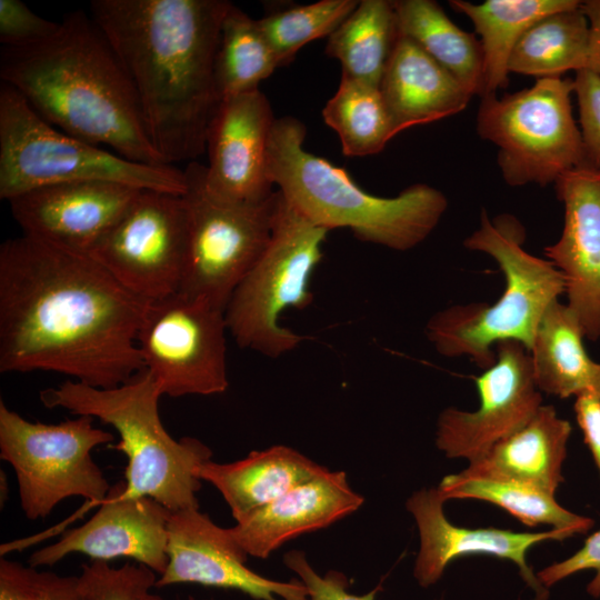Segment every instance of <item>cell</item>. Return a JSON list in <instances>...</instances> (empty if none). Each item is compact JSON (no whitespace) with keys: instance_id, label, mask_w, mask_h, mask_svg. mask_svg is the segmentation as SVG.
Wrapping results in <instances>:
<instances>
[{"instance_id":"obj_24","label":"cell","mask_w":600,"mask_h":600,"mask_svg":"<svg viewBox=\"0 0 600 600\" xmlns=\"http://www.w3.org/2000/svg\"><path fill=\"white\" fill-rule=\"evenodd\" d=\"M326 470L298 450L277 444L233 462L206 461L197 476L220 492L237 521Z\"/></svg>"},{"instance_id":"obj_16","label":"cell","mask_w":600,"mask_h":600,"mask_svg":"<svg viewBox=\"0 0 600 600\" xmlns=\"http://www.w3.org/2000/svg\"><path fill=\"white\" fill-rule=\"evenodd\" d=\"M276 119L260 89L220 101L206 136L209 193L232 203H257L274 192L268 148Z\"/></svg>"},{"instance_id":"obj_30","label":"cell","mask_w":600,"mask_h":600,"mask_svg":"<svg viewBox=\"0 0 600 600\" xmlns=\"http://www.w3.org/2000/svg\"><path fill=\"white\" fill-rule=\"evenodd\" d=\"M446 500L477 499L493 503L520 520L528 527L551 526L569 538L586 533L594 521L561 507L551 494L534 486L486 479H459L446 476L438 486Z\"/></svg>"},{"instance_id":"obj_40","label":"cell","mask_w":600,"mask_h":600,"mask_svg":"<svg viewBox=\"0 0 600 600\" xmlns=\"http://www.w3.org/2000/svg\"><path fill=\"white\" fill-rule=\"evenodd\" d=\"M573 410L583 441L600 473V398L593 390H587L576 397Z\"/></svg>"},{"instance_id":"obj_19","label":"cell","mask_w":600,"mask_h":600,"mask_svg":"<svg viewBox=\"0 0 600 600\" xmlns=\"http://www.w3.org/2000/svg\"><path fill=\"white\" fill-rule=\"evenodd\" d=\"M444 496L440 489L422 488L406 502L420 537V548L413 566L417 582L428 588L443 574L447 566L467 554H489L516 563L521 578L534 592V600H548L549 591L527 562L531 547L547 540H564L556 529L543 532H514L498 528H464L450 522L443 511Z\"/></svg>"},{"instance_id":"obj_1","label":"cell","mask_w":600,"mask_h":600,"mask_svg":"<svg viewBox=\"0 0 600 600\" xmlns=\"http://www.w3.org/2000/svg\"><path fill=\"white\" fill-rule=\"evenodd\" d=\"M152 302L87 253L23 234L0 246V372L53 371L110 389L144 370Z\"/></svg>"},{"instance_id":"obj_38","label":"cell","mask_w":600,"mask_h":600,"mask_svg":"<svg viewBox=\"0 0 600 600\" xmlns=\"http://www.w3.org/2000/svg\"><path fill=\"white\" fill-rule=\"evenodd\" d=\"M283 562L304 584L306 600H374L380 589L377 587L361 596L350 593L346 574L337 570H330L326 574L318 573L308 561L306 553L300 550L287 552Z\"/></svg>"},{"instance_id":"obj_14","label":"cell","mask_w":600,"mask_h":600,"mask_svg":"<svg viewBox=\"0 0 600 600\" xmlns=\"http://www.w3.org/2000/svg\"><path fill=\"white\" fill-rule=\"evenodd\" d=\"M496 360L474 378L479 408H446L438 417L436 446L448 458L469 463L481 459L494 444L523 428L542 406L530 353L517 341L494 347Z\"/></svg>"},{"instance_id":"obj_32","label":"cell","mask_w":600,"mask_h":600,"mask_svg":"<svg viewBox=\"0 0 600 600\" xmlns=\"http://www.w3.org/2000/svg\"><path fill=\"white\" fill-rule=\"evenodd\" d=\"M279 67L257 20L231 4L221 27L216 57V86L222 99L259 89Z\"/></svg>"},{"instance_id":"obj_17","label":"cell","mask_w":600,"mask_h":600,"mask_svg":"<svg viewBox=\"0 0 600 600\" xmlns=\"http://www.w3.org/2000/svg\"><path fill=\"white\" fill-rule=\"evenodd\" d=\"M124 489L126 480L111 486L99 510L87 522L34 551L29 566L51 567L68 554L82 553L91 561L129 558L162 574L168 564L171 511L149 497H126Z\"/></svg>"},{"instance_id":"obj_29","label":"cell","mask_w":600,"mask_h":600,"mask_svg":"<svg viewBox=\"0 0 600 600\" xmlns=\"http://www.w3.org/2000/svg\"><path fill=\"white\" fill-rule=\"evenodd\" d=\"M589 40V22L580 1L531 26L511 52L509 72L544 79L583 70L588 62Z\"/></svg>"},{"instance_id":"obj_39","label":"cell","mask_w":600,"mask_h":600,"mask_svg":"<svg viewBox=\"0 0 600 600\" xmlns=\"http://www.w3.org/2000/svg\"><path fill=\"white\" fill-rule=\"evenodd\" d=\"M583 570L594 571V577L587 586V592L593 598H600V530L590 534L583 546L571 557L539 571L537 578L548 589Z\"/></svg>"},{"instance_id":"obj_6","label":"cell","mask_w":600,"mask_h":600,"mask_svg":"<svg viewBox=\"0 0 600 600\" xmlns=\"http://www.w3.org/2000/svg\"><path fill=\"white\" fill-rule=\"evenodd\" d=\"M160 388L148 370L124 383L100 389L67 380L40 391L42 404L90 416L113 427L120 440L110 448L126 454V497H149L170 511L198 509L197 470L212 451L199 439H173L159 416Z\"/></svg>"},{"instance_id":"obj_42","label":"cell","mask_w":600,"mask_h":600,"mask_svg":"<svg viewBox=\"0 0 600 600\" xmlns=\"http://www.w3.org/2000/svg\"><path fill=\"white\" fill-rule=\"evenodd\" d=\"M592 390L600 398V362H596L594 366Z\"/></svg>"},{"instance_id":"obj_20","label":"cell","mask_w":600,"mask_h":600,"mask_svg":"<svg viewBox=\"0 0 600 600\" xmlns=\"http://www.w3.org/2000/svg\"><path fill=\"white\" fill-rule=\"evenodd\" d=\"M141 190L111 181H73L40 187L8 202L23 234L88 253Z\"/></svg>"},{"instance_id":"obj_35","label":"cell","mask_w":600,"mask_h":600,"mask_svg":"<svg viewBox=\"0 0 600 600\" xmlns=\"http://www.w3.org/2000/svg\"><path fill=\"white\" fill-rule=\"evenodd\" d=\"M0 600H83L79 576L52 571L0 559Z\"/></svg>"},{"instance_id":"obj_28","label":"cell","mask_w":600,"mask_h":600,"mask_svg":"<svg viewBox=\"0 0 600 600\" xmlns=\"http://www.w3.org/2000/svg\"><path fill=\"white\" fill-rule=\"evenodd\" d=\"M399 37L393 1L361 0L328 37L326 53L340 62L341 76L380 87Z\"/></svg>"},{"instance_id":"obj_23","label":"cell","mask_w":600,"mask_h":600,"mask_svg":"<svg viewBox=\"0 0 600 600\" xmlns=\"http://www.w3.org/2000/svg\"><path fill=\"white\" fill-rule=\"evenodd\" d=\"M572 432L553 406L542 404L519 431L494 444L481 459L454 476L527 483L554 494Z\"/></svg>"},{"instance_id":"obj_10","label":"cell","mask_w":600,"mask_h":600,"mask_svg":"<svg viewBox=\"0 0 600 600\" xmlns=\"http://www.w3.org/2000/svg\"><path fill=\"white\" fill-rule=\"evenodd\" d=\"M92 422L90 416L57 424L31 422L0 400V458L14 470L28 519L46 518L71 497L106 499L111 486L91 451L114 437Z\"/></svg>"},{"instance_id":"obj_33","label":"cell","mask_w":600,"mask_h":600,"mask_svg":"<svg viewBox=\"0 0 600 600\" xmlns=\"http://www.w3.org/2000/svg\"><path fill=\"white\" fill-rule=\"evenodd\" d=\"M358 0H321L269 13L257 20L279 67L307 43L329 37L356 9Z\"/></svg>"},{"instance_id":"obj_37","label":"cell","mask_w":600,"mask_h":600,"mask_svg":"<svg viewBox=\"0 0 600 600\" xmlns=\"http://www.w3.org/2000/svg\"><path fill=\"white\" fill-rule=\"evenodd\" d=\"M572 80L584 162L586 166L600 170V76L583 69L576 72Z\"/></svg>"},{"instance_id":"obj_8","label":"cell","mask_w":600,"mask_h":600,"mask_svg":"<svg viewBox=\"0 0 600 600\" xmlns=\"http://www.w3.org/2000/svg\"><path fill=\"white\" fill-rule=\"evenodd\" d=\"M328 232L280 193L270 241L224 310L227 329L238 346L279 358L306 339L282 327L279 319L290 308L311 303V276L322 259Z\"/></svg>"},{"instance_id":"obj_21","label":"cell","mask_w":600,"mask_h":600,"mask_svg":"<svg viewBox=\"0 0 600 600\" xmlns=\"http://www.w3.org/2000/svg\"><path fill=\"white\" fill-rule=\"evenodd\" d=\"M363 501L350 487L344 471L327 469L243 516L230 531L248 556L267 559L289 540L356 512Z\"/></svg>"},{"instance_id":"obj_15","label":"cell","mask_w":600,"mask_h":600,"mask_svg":"<svg viewBox=\"0 0 600 600\" xmlns=\"http://www.w3.org/2000/svg\"><path fill=\"white\" fill-rule=\"evenodd\" d=\"M168 564L156 587L196 583L241 591L256 600H306L296 579L278 581L252 571L248 554L230 528H221L198 509L171 511L168 520Z\"/></svg>"},{"instance_id":"obj_2","label":"cell","mask_w":600,"mask_h":600,"mask_svg":"<svg viewBox=\"0 0 600 600\" xmlns=\"http://www.w3.org/2000/svg\"><path fill=\"white\" fill-rule=\"evenodd\" d=\"M227 0H92L90 14L118 56L152 144L168 164L206 152L220 103L216 57Z\"/></svg>"},{"instance_id":"obj_36","label":"cell","mask_w":600,"mask_h":600,"mask_svg":"<svg viewBox=\"0 0 600 600\" xmlns=\"http://www.w3.org/2000/svg\"><path fill=\"white\" fill-rule=\"evenodd\" d=\"M60 22L47 20L20 0H0V42L2 47L23 48L53 37Z\"/></svg>"},{"instance_id":"obj_11","label":"cell","mask_w":600,"mask_h":600,"mask_svg":"<svg viewBox=\"0 0 600 600\" xmlns=\"http://www.w3.org/2000/svg\"><path fill=\"white\" fill-rule=\"evenodd\" d=\"M184 174L189 234L178 293L226 310L270 241L280 193L257 203H232L208 192L204 164L191 161Z\"/></svg>"},{"instance_id":"obj_4","label":"cell","mask_w":600,"mask_h":600,"mask_svg":"<svg viewBox=\"0 0 600 600\" xmlns=\"http://www.w3.org/2000/svg\"><path fill=\"white\" fill-rule=\"evenodd\" d=\"M307 130L293 117L274 121L268 148V174L284 200L329 231L346 228L366 242L397 251L413 249L436 229L448 208L440 190L414 183L397 197L361 189L348 172L303 148Z\"/></svg>"},{"instance_id":"obj_34","label":"cell","mask_w":600,"mask_h":600,"mask_svg":"<svg viewBox=\"0 0 600 600\" xmlns=\"http://www.w3.org/2000/svg\"><path fill=\"white\" fill-rule=\"evenodd\" d=\"M156 572L143 564L114 568L106 561L82 564L79 587L83 600H163L152 592Z\"/></svg>"},{"instance_id":"obj_13","label":"cell","mask_w":600,"mask_h":600,"mask_svg":"<svg viewBox=\"0 0 600 600\" xmlns=\"http://www.w3.org/2000/svg\"><path fill=\"white\" fill-rule=\"evenodd\" d=\"M188 234L184 196L141 190L87 254L123 287L154 302L179 292Z\"/></svg>"},{"instance_id":"obj_9","label":"cell","mask_w":600,"mask_h":600,"mask_svg":"<svg viewBox=\"0 0 600 600\" xmlns=\"http://www.w3.org/2000/svg\"><path fill=\"white\" fill-rule=\"evenodd\" d=\"M572 93V79L544 78L501 98L481 97L476 130L498 147V167L508 186L546 187L586 166Z\"/></svg>"},{"instance_id":"obj_7","label":"cell","mask_w":600,"mask_h":600,"mask_svg":"<svg viewBox=\"0 0 600 600\" xmlns=\"http://www.w3.org/2000/svg\"><path fill=\"white\" fill-rule=\"evenodd\" d=\"M73 181H111L183 196L184 170L111 153L54 128L12 87L0 86V198Z\"/></svg>"},{"instance_id":"obj_3","label":"cell","mask_w":600,"mask_h":600,"mask_svg":"<svg viewBox=\"0 0 600 600\" xmlns=\"http://www.w3.org/2000/svg\"><path fill=\"white\" fill-rule=\"evenodd\" d=\"M0 79L62 132L109 146L134 162L168 164L151 142L129 77L90 13L66 14L59 31L39 44L2 47Z\"/></svg>"},{"instance_id":"obj_18","label":"cell","mask_w":600,"mask_h":600,"mask_svg":"<svg viewBox=\"0 0 600 600\" xmlns=\"http://www.w3.org/2000/svg\"><path fill=\"white\" fill-rule=\"evenodd\" d=\"M563 204L560 238L544 256L561 273L567 307L584 339L600 340V170L572 169L554 182Z\"/></svg>"},{"instance_id":"obj_41","label":"cell","mask_w":600,"mask_h":600,"mask_svg":"<svg viewBox=\"0 0 600 600\" xmlns=\"http://www.w3.org/2000/svg\"><path fill=\"white\" fill-rule=\"evenodd\" d=\"M581 8L588 19L590 30L586 69L600 76V0L581 1Z\"/></svg>"},{"instance_id":"obj_22","label":"cell","mask_w":600,"mask_h":600,"mask_svg":"<svg viewBox=\"0 0 600 600\" xmlns=\"http://www.w3.org/2000/svg\"><path fill=\"white\" fill-rule=\"evenodd\" d=\"M396 133L462 111L472 96L408 37H399L380 82Z\"/></svg>"},{"instance_id":"obj_31","label":"cell","mask_w":600,"mask_h":600,"mask_svg":"<svg viewBox=\"0 0 600 600\" xmlns=\"http://www.w3.org/2000/svg\"><path fill=\"white\" fill-rule=\"evenodd\" d=\"M322 117L347 157L377 154L397 134L380 88L344 76Z\"/></svg>"},{"instance_id":"obj_5","label":"cell","mask_w":600,"mask_h":600,"mask_svg":"<svg viewBox=\"0 0 600 600\" xmlns=\"http://www.w3.org/2000/svg\"><path fill=\"white\" fill-rule=\"evenodd\" d=\"M524 239L516 217L491 219L481 211L480 224L463 247L490 256L503 274L504 288L493 303L454 304L428 320L426 336L439 354L467 357L484 370L493 364L494 347L501 341H517L530 350L542 316L564 293V283L548 259L523 248Z\"/></svg>"},{"instance_id":"obj_27","label":"cell","mask_w":600,"mask_h":600,"mask_svg":"<svg viewBox=\"0 0 600 600\" xmlns=\"http://www.w3.org/2000/svg\"><path fill=\"white\" fill-rule=\"evenodd\" d=\"M399 33L413 40L448 70L471 96L483 92L480 40L453 23L437 1H393Z\"/></svg>"},{"instance_id":"obj_12","label":"cell","mask_w":600,"mask_h":600,"mask_svg":"<svg viewBox=\"0 0 600 600\" xmlns=\"http://www.w3.org/2000/svg\"><path fill=\"white\" fill-rule=\"evenodd\" d=\"M224 310L180 293L152 302L137 337L161 394L211 396L229 388Z\"/></svg>"},{"instance_id":"obj_25","label":"cell","mask_w":600,"mask_h":600,"mask_svg":"<svg viewBox=\"0 0 600 600\" xmlns=\"http://www.w3.org/2000/svg\"><path fill=\"white\" fill-rule=\"evenodd\" d=\"M579 0H487L473 3L450 0L467 16L480 36L483 53L482 96L497 94L509 84V59L523 33L541 18L579 4Z\"/></svg>"},{"instance_id":"obj_26","label":"cell","mask_w":600,"mask_h":600,"mask_svg":"<svg viewBox=\"0 0 600 600\" xmlns=\"http://www.w3.org/2000/svg\"><path fill=\"white\" fill-rule=\"evenodd\" d=\"M583 339L567 304L553 301L542 316L529 350L541 392L567 399L592 390L596 361L587 353Z\"/></svg>"},{"instance_id":"obj_43","label":"cell","mask_w":600,"mask_h":600,"mask_svg":"<svg viewBox=\"0 0 600 600\" xmlns=\"http://www.w3.org/2000/svg\"><path fill=\"white\" fill-rule=\"evenodd\" d=\"M183 600H196V599H194L193 597L190 596V597H188V598H186V599H183Z\"/></svg>"}]
</instances>
